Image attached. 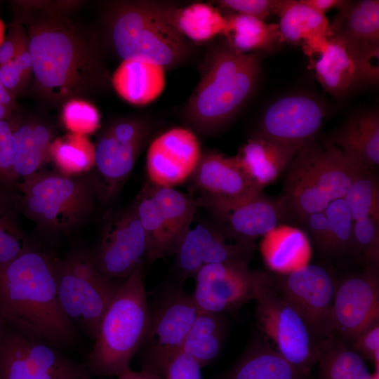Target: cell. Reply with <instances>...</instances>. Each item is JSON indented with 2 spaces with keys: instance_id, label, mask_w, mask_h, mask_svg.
Segmentation results:
<instances>
[{
  "instance_id": "21",
  "label": "cell",
  "mask_w": 379,
  "mask_h": 379,
  "mask_svg": "<svg viewBox=\"0 0 379 379\" xmlns=\"http://www.w3.org/2000/svg\"><path fill=\"white\" fill-rule=\"evenodd\" d=\"M324 117L318 100L305 94L286 95L266 109L257 135L302 147L314 139Z\"/></svg>"
},
{
  "instance_id": "48",
  "label": "cell",
  "mask_w": 379,
  "mask_h": 379,
  "mask_svg": "<svg viewBox=\"0 0 379 379\" xmlns=\"http://www.w3.org/2000/svg\"><path fill=\"white\" fill-rule=\"evenodd\" d=\"M22 11L56 14H70L82 4L81 1H14Z\"/></svg>"
},
{
  "instance_id": "14",
  "label": "cell",
  "mask_w": 379,
  "mask_h": 379,
  "mask_svg": "<svg viewBox=\"0 0 379 379\" xmlns=\"http://www.w3.org/2000/svg\"><path fill=\"white\" fill-rule=\"evenodd\" d=\"M91 258L110 279H127L147 260L144 230L132 204L109 216Z\"/></svg>"
},
{
  "instance_id": "12",
  "label": "cell",
  "mask_w": 379,
  "mask_h": 379,
  "mask_svg": "<svg viewBox=\"0 0 379 379\" xmlns=\"http://www.w3.org/2000/svg\"><path fill=\"white\" fill-rule=\"evenodd\" d=\"M0 379H88L87 371L57 348L8 327L0 336Z\"/></svg>"
},
{
  "instance_id": "2",
  "label": "cell",
  "mask_w": 379,
  "mask_h": 379,
  "mask_svg": "<svg viewBox=\"0 0 379 379\" xmlns=\"http://www.w3.org/2000/svg\"><path fill=\"white\" fill-rule=\"evenodd\" d=\"M54 261L30 247L0 266V318L6 327L58 349L77 334L58 300Z\"/></svg>"
},
{
  "instance_id": "38",
  "label": "cell",
  "mask_w": 379,
  "mask_h": 379,
  "mask_svg": "<svg viewBox=\"0 0 379 379\" xmlns=\"http://www.w3.org/2000/svg\"><path fill=\"white\" fill-rule=\"evenodd\" d=\"M343 198L354 222L365 218L379 220V184L372 170L359 169Z\"/></svg>"
},
{
  "instance_id": "49",
  "label": "cell",
  "mask_w": 379,
  "mask_h": 379,
  "mask_svg": "<svg viewBox=\"0 0 379 379\" xmlns=\"http://www.w3.org/2000/svg\"><path fill=\"white\" fill-rule=\"evenodd\" d=\"M301 223L305 227L317 246L326 252L328 241V222L324 211L307 216Z\"/></svg>"
},
{
  "instance_id": "26",
  "label": "cell",
  "mask_w": 379,
  "mask_h": 379,
  "mask_svg": "<svg viewBox=\"0 0 379 379\" xmlns=\"http://www.w3.org/2000/svg\"><path fill=\"white\" fill-rule=\"evenodd\" d=\"M201 193L237 197L262 192L248 180L234 157L218 152H203L190 178Z\"/></svg>"
},
{
  "instance_id": "23",
  "label": "cell",
  "mask_w": 379,
  "mask_h": 379,
  "mask_svg": "<svg viewBox=\"0 0 379 379\" xmlns=\"http://www.w3.org/2000/svg\"><path fill=\"white\" fill-rule=\"evenodd\" d=\"M330 24V37L365 58L379 57V1H346Z\"/></svg>"
},
{
  "instance_id": "5",
  "label": "cell",
  "mask_w": 379,
  "mask_h": 379,
  "mask_svg": "<svg viewBox=\"0 0 379 379\" xmlns=\"http://www.w3.org/2000/svg\"><path fill=\"white\" fill-rule=\"evenodd\" d=\"M142 268L120 284L100 324L88 356L91 371L101 376H119L131 369L147 326L149 307Z\"/></svg>"
},
{
  "instance_id": "50",
  "label": "cell",
  "mask_w": 379,
  "mask_h": 379,
  "mask_svg": "<svg viewBox=\"0 0 379 379\" xmlns=\"http://www.w3.org/2000/svg\"><path fill=\"white\" fill-rule=\"evenodd\" d=\"M300 1L316 12L324 15L333 8L338 10L345 4V0H300Z\"/></svg>"
},
{
  "instance_id": "31",
  "label": "cell",
  "mask_w": 379,
  "mask_h": 379,
  "mask_svg": "<svg viewBox=\"0 0 379 379\" xmlns=\"http://www.w3.org/2000/svg\"><path fill=\"white\" fill-rule=\"evenodd\" d=\"M260 250L266 265L278 274H286L308 264L311 247L300 230L278 225L263 237Z\"/></svg>"
},
{
  "instance_id": "13",
  "label": "cell",
  "mask_w": 379,
  "mask_h": 379,
  "mask_svg": "<svg viewBox=\"0 0 379 379\" xmlns=\"http://www.w3.org/2000/svg\"><path fill=\"white\" fill-rule=\"evenodd\" d=\"M199 311L192 295L177 291L171 293L152 312L138 350L145 369L164 375L171 360L181 351L185 337Z\"/></svg>"
},
{
  "instance_id": "1",
  "label": "cell",
  "mask_w": 379,
  "mask_h": 379,
  "mask_svg": "<svg viewBox=\"0 0 379 379\" xmlns=\"http://www.w3.org/2000/svg\"><path fill=\"white\" fill-rule=\"evenodd\" d=\"M22 13L19 20H25L29 38L32 90L41 102L62 106L107 86L98 41L69 14Z\"/></svg>"
},
{
  "instance_id": "15",
  "label": "cell",
  "mask_w": 379,
  "mask_h": 379,
  "mask_svg": "<svg viewBox=\"0 0 379 379\" xmlns=\"http://www.w3.org/2000/svg\"><path fill=\"white\" fill-rule=\"evenodd\" d=\"M273 277L302 315L318 343L334 335L333 307L337 283L327 269L307 264Z\"/></svg>"
},
{
  "instance_id": "45",
  "label": "cell",
  "mask_w": 379,
  "mask_h": 379,
  "mask_svg": "<svg viewBox=\"0 0 379 379\" xmlns=\"http://www.w3.org/2000/svg\"><path fill=\"white\" fill-rule=\"evenodd\" d=\"M29 38L25 26L19 20L10 24L7 34L0 46V65L29 51Z\"/></svg>"
},
{
  "instance_id": "43",
  "label": "cell",
  "mask_w": 379,
  "mask_h": 379,
  "mask_svg": "<svg viewBox=\"0 0 379 379\" xmlns=\"http://www.w3.org/2000/svg\"><path fill=\"white\" fill-rule=\"evenodd\" d=\"M12 117L0 121V185L9 187L18 183L13 169Z\"/></svg>"
},
{
  "instance_id": "22",
  "label": "cell",
  "mask_w": 379,
  "mask_h": 379,
  "mask_svg": "<svg viewBox=\"0 0 379 379\" xmlns=\"http://www.w3.org/2000/svg\"><path fill=\"white\" fill-rule=\"evenodd\" d=\"M378 59L363 57L330 37L328 47L312 65L322 87L332 95L343 98L356 88L378 84Z\"/></svg>"
},
{
  "instance_id": "4",
  "label": "cell",
  "mask_w": 379,
  "mask_h": 379,
  "mask_svg": "<svg viewBox=\"0 0 379 379\" xmlns=\"http://www.w3.org/2000/svg\"><path fill=\"white\" fill-rule=\"evenodd\" d=\"M358 170L333 143L321 147L313 140L308 142L288 168L280 198L287 214L301 222L324 211L345 196Z\"/></svg>"
},
{
  "instance_id": "3",
  "label": "cell",
  "mask_w": 379,
  "mask_h": 379,
  "mask_svg": "<svg viewBox=\"0 0 379 379\" xmlns=\"http://www.w3.org/2000/svg\"><path fill=\"white\" fill-rule=\"evenodd\" d=\"M259 53H241L227 42L206 55L185 114L197 131L212 133L227 124L253 92L260 72Z\"/></svg>"
},
{
  "instance_id": "32",
  "label": "cell",
  "mask_w": 379,
  "mask_h": 379,
  "mask_svg": "<svg viewBox=\"0 0 379 379\" xmlns=\"http://www.w3.org/2000/svg\"><path fill=\"white\" fill-rule=\"evenodd\" d=\"M225 18L226 42L241 53L271 51L283 42L277 24L234 13Z\"/></svg>"
},
{
  "instance_id": "51",
  "label": "cell",
  "mask_w": 379,
  "mask_h": 379,
  "mask_svg": "<svg viewBox=\"0 0 379 379\" xmlns=\"http://www.w3.org/2000/svg\"><path fill=\"white\" fill-rule=\"evenodd\" d=\"M118 379H162L161 376L151 371L143 370L133 371L129 369L118 376Z\"/></svg>"
},
{
  "instance_id": "33",
  "label": "cell",
  "mask_w": 379,
  "mask_h": 379,
  "mask_svg": "<svg viewBox=\"0 0 379 379\" xmlns=\"http://www.w3.org/2000/svg\"><path fill=\"white\" fill-rule=\"evenodd\" d=\"M227 379H309L275 350L257 343L230 372Z\"/></svg>"
},
{
  "instance_id": "11",
  "label": "cell",
  "mask_w": 379,
  "mask_h": 379,
  "mask_svg": "<svg viewBox=\"0 0 379 379\" xmlns=\"http://www.w3.org/2000/svg\"><path fill=\"white\" fill-rule=\"evenodd\" d=\"M150 123L141 117H124L111 122L95 145V164L90 172L96 199L112 200L126 181L149 140Z\"/></svg>"
},
{
  "instance_id": "18",
  "label": "cell",
  "mask_w": 379,
  "mask_h": 379,
  "mask_svg": "<svg viewBox=\"0 0 379 379\" xmlns=\"http://www.w3.org/2000/svg\"><path fill=\"white\" fill-rule=\"evenodd\" d=\"M378 321V267L368 265L364 272L336 284L333 307L334 335L352 341Z\"/></svg>"
},
{
  "instance_id": "44",
  "label": "cell",
  "mask_w": 379,
  "mask_h": 379,
  "mask_svg": "<svg viewBox=\"0 0 379 379\" xmlns=\"http://www.w3.org/2000/svg\"><path fill=\"white\" fill-rule=\"evenodd\" d=\"M215 2L220 8L232 13L265 21L271 15H277L281 0H220Z\"/></svg>"
},
{
  "instance_id": "19",
  "label": "cell",
  "mask_w": 379,
  "mask_h": 379,
  "mask_svg": "<svg viewBox=\"0 0 379 379\" xmlns=\"http://www.w3.org/2000/svg\"><path fill=\"white\" fill-rule=\"evenodd\" d=\"M202 153L199 140L191 130L176 127L162 133L147 148L148 182L174 188L191 178Z\"/></svg>"
},
{
  "instance_id": "17",
  "label": "cell",
  "mask_w": 379,
  "mask_h": 379,
  "mask_svg": "<svg viewBox=\"0 0 379 379\" xmlns=\"http://www.w3.org/2000/svg\"><path fill=\"white\" fill-rule=\"evenodd\" d=\"M262 272L241 261L209 264L196 274L192 300L199 312L222 314L254 300Z\"/></svg>"
},
{
  "instance_id": "27",
  "label": "cell",
  "mask_w": 379,
  "mask_h": 379,
  "mask_svg": "<svg viewBox=\"0 0 379 379\" xmlns=\"http://www.w3.org/2000/svg\"><path fill=\"white\" fill-rule=\"evenodd\" d=\"M13 169L17 180H24L36 172L49 158L53 140L52 128L34 117L13 116Z\"/></svg>"
},
{
  "instance_id": "29",
  "label": "cell",
  "mask_w": 379,
  "mask_h": 379,
  "mask_svg": "<svg viewBox=\"0 0 379 379\" xmlns=\"http://www.w3.org/2000/svg\"><path fill=\"white\" fill-rule=\"evenodd\" d=\"M155 12L184 39L202 43L223 35L226 20L218 8L206 3L178 7L149 1Z\"/></svg>"
},
{
  "instance_id": "47",
  "label": "cell",
  "mask_w": 379,
  "mask_h": 379,
  "mask_svg": "<svg viewBox=\"0 0 379 379\" xmlns=\"http://www.w3.org/2000/svg\"><path fill=\"white\" fill-rule=\"evenodd\" d=\"M201 367L182 351L169 362L165 372L166 379H202Z\"/></svg>"
},
{
  "instance_id": "24",
  "label": "cell",
  "mask_w": 379,
  "mask_h": 379,
  "mask_svg": "<svg viewBox=\"0 0 379 379\" xmlns=\"http://www.w3.org/2000/svg\"><path fill=\"white\" fill-rule=\"evenodd\" d=\"M302 147L257 135L242 145L234 158L253 186L262 192L289 168Z\"/></svg>"
},
{
  "instance_id": "40",
  "label": "cell",
  "mask_w": 379,
  "mask_h": 379,
  "mask_svg": "<svg viewBox=\"0 0 379 379\" xmlns=\"http://www.w3.org/2000/svg\"><path fill=\"white\" fill-rule=\"evenodd\" d=\"M62 107V123L71 133L87 136L100 127L99 112L91 103L82 99H74Z\"/></svg>"
},
{
  "instance_id": "7",
  "label": "cell",
  "mask_w": 379,
  "mask_h": 379,
  "mask_svg": "<svg viewBox=\"0 0 379 379\" xmlns=\"http://www.w3.org/2000/svg\"><path fill=\"white\" fill-rule=\"evenodd\" d=\"M22 212L44 230L66 233L93 211L96 195L91 173L66 175L38 171L18 182Z\"/></svg>"
},
{
  "instance_id": "16",
  "label": "cell",
  "mask_w": 379,
  "mask_h": 379,
  "mask_svg": "<svg viewBox=\"0 0 379 379\" xmlns=\"http://www.w3.org/2000/svg\"><path fill=\"white\" fill-rule=\"evenodd\" d=\"M194 200L197 207L210 211L232 236L253 246L257 238L279 225L287 215L280 199H271L262 192L237 197L201 192Z\"/></svg>"
},
{
  "instance_id": "41",
  "label": "cell",
  "mask_w": 379,
  "mask_h": 379,
  "mask_svg": "<svg viewBox=\"0 0 379 379\" xmlns=\"http://www.w3.org/2000/svg\"><path fill=\"white\" fill-rule=\"evenodd\" d=\"M33 77V66L29 51L0 65V81L15 100L31 85Z\"/></svg>"
},
{
  "instance_id": "53",
  "label": "cell",
  "mask_w": 379,
  "mask_h": 379,
  "mask_svg": "<svg viewBox=\"0 0 379 379\" xmlns=\"http://www.w3.org/2000/svg\"><path fill=\"white\" fill-rule=\"evenodd\" d=\"M14 110L0 103V121L10 119L14 115Z\"/></svg>"
},
{
  "instance_id": "54",
  "label": "cell",
  "mask_w": 379,
  "mask_h": 379,
  "mask_svg": "<svg viewBox=\"0 0 379 379\" xmlns=\"http://www.w3.org/2000/svg\"><path fill=\"white\" fill-rule=\"evenodd\" d=\"M6 35L5 25L2 20L0 18V46L2 44Z\"/></svg>"
},
{
  "instance_id": "20",
  "label": "cell",
  "mask_w": 379,
  "mask_h": 379,
  "mask_svg": "<svg viewBox=\"0 0 379 379\" xmlns=\"http://www.w3.org/2000/svg\"><path fill=\"white\" fill-rule=\"evenodd\" d=\"M254 246L243 242L225 228L205 223L190 227L175 253V267L182 281L194 277L204 266L225 262H248Z\"/></svg>"
},
{
  "instance_id": "55",
  "label": "cell",
  "mask_w": 379,
  "mask_h": 379,
  "mask_svg": "<svg viewBox=\"0 0 379 379\" xmlns=\"http://www.w3.org/2000/svg\"><path fill=\"white\" fill-rule=\"evenodd\" d=\"M4 328H5V325H4V322L2 321V320L0 318V336H1V333L3 332V331H4Z\"/></svg>"
},
{
  "instance_id": "6",
  "label": "cell",
  "mask_w": 379,
  "mask_h": 379,
  "mask_svg": "<svg viewBox=\"0 0 379 379\" xmlns=\"http://www.w3.org/2000/svg\"><path fill=\"white\" fill-rule=\"evenodd\" d=\"M107 36L124 60H140L173 67L187 58L190 46L148 1H117L105 14Z\"/></svg>"
},
{
  "instance_id": "8",
  "label": "cell",
  "mask_w": 379,
  "mask_h": 379,
  "mask_svg": "<svg viewBox=\"0 0 379 379\" xmlns=\"http://www.w3.org/2000/svg\"><path fill=\"white\" fill-rule=\"evenodd\" d=\"M254 300L260 329L280 355L298 371L309 376L318 361L319 343L302 315L278 287L272 275L262 272Z\"/></svg>"
},
{
  "instance_id": "42",
  "label": "cell",
  "mask_w": 379,
  "mask_h": 379,
  "mask_svg": "<svg viewBox=\"0 0 379 379\" xmlns=\"http://www.w3.org/2000/svg\"><path fill=\"white\" fill-rule=\"evenodd\" d=\"M353 234L355 251L362 253L368 265H379V220L365 218L354 221Z\"/></svg>"
},
{
  "instance_id": "52",
  "label": "cell",
  "mask_w": 379,
  "mask_h": 379,
  "mask_svg": "<svg viewBox=\"0 0 379 379\" xmlns=\"http://www.w3.org/2000/svg\"><path fill=\"white\" fill-rule=\"evenodd\" d=\"M0 103L15 111L18 105L0 81Z\"/></svg>"
},
{
  "instance_id": "28",
  "label": "cell",
  "mask_w": 379,
  "mask_h": 379,
  "mask_svg": "<svg viewBox=\"0 0 379 379\" xmlns=\"http://www.w3.org/2000/svg\"><path fill=\"white\" fill-rule=\"evenodd\" d=\"M333 144L353 166L372 170L379 164V115L368 111L350 118L333 138Z\"/></svg>"
},
{
  "instance_id": "39",
  "label": "cell",
  "mask_w": 379,
  "mask_h": 379,
  "mask_svg": "<svg viewBox=\"0 0 379 379\" xmlns=\"http://www.w3.org/2000/svg\"><path fill=\"white\" fill-rule=\"evenodd\" d=\"M324 212L328 232L325 253L342 255L355 252L354 221L344 198L333 201Z\"/></svg>"
},
{
  "instance_id": "25",
  "label": "cell",
  "mask_w": 379,
  "mask_h": 379,
  "mask_svg": "<svg viewBox=\"0 0 379 379\" xmlns=\"http://www.w3.org/2000/svg\"><path fill=\"white\" fill-rule=\"evenodd\" d=\"M277 15L283 42L302 45L304 53L310 58L320 55L328 47L330 23L326 15L300 0H281Z\"/></svg>"
},
{
  "instance_id": "10",
  "label": "cell",
  "mask_w": 379,
  "mask_h": 379,
  "mask_svg": "<svg viewBox=\"0 0 379 379\" xmlns=\"http://www.w3.org/2000/svg\"><path fill=\"white\" fill-rule=\"evenodd\" d=\"M132 204L146 236L147 260L175 254L198 208L194 198L147 182Z\"/></svg>"
},
{
  "instance_id": "30",
  "label": "cell",
  "mask_w": 379,
  "mask_h": 379,
  "mask_svg": "<svg viewBox=\"0 0 379 379\" xmlns=\"http://www.w3.org/2000/svg\"><path fill=\"white\" fill-rule=\"evenodd\" d=\"M164 68L140 60H124L110 81L116 93L126 102L144 106L155 100L166 86Z\"/></svg>"
},
{
  "instance_id": "34",
  "label": "cell",
  "mask_w": 379,
  "mask_h": 379,
  "mask_svg": "<svg viewBox=\"0 0 379 379\" xmlns=\"http://www.w3.org/2000/svg\"><path fill=\"white\" fill-rule=\"evenodd\" d=\"M319 379H373L363 357L333 335L319 343Z\"/></svg>"
},
{
  "instance_id": "9",
  "label": "cell",
  "mask_w": 379,
  "mask_h": 379,
  "mask_svg": "<svg viewBox=\"0 0 379 379\" xmlns=\"http://www.w3.org/2000/svg\"><path fill=\"white\" fill-rule=\"evenodd\" d=\"M58 300L74 326L95 339L102 319L120 284L102 274L91 253L77 251L54 261Z\"/></svg>"
},
{
  "instance_id": "36",
  "label": "cell",
  "mask_w": 379,
  "mask_h": 379,
  "mask_svg": "<svg viewBox=\"0 0 379 379\" xmlns=\"http://www.w3.org/2000/svg\"><path fill=\"white\" fill-rule=\"evenodd\" d=\"M13 187L0 185V266L32 247L20 224V195Z\"/></svg>"
},
{
  "instance_id": "37",
  "label": "cell",
  "mask_w": 379,
  "mask_h": 379,
  "mask_svg": "<svg viewBox=\"0 0 379 379\" xmlns=\"http://www.w3.org/2000/svg\"><path fill=\"white\" fill-rule=\"evenodd\" d=\"M49 158L62 174L89 173L95 164V145L86 135L70 133L52 141Z\"/></svg>"
},
{
  "instance_id": "35",
  "label": "cell",
  "mask_w": 379,
  "mask_h": 379,
  "mask_svg": "<svg viewBox=\"0 0 379 379\" xmlns=\"http://www.w3.org/2000/svg\"><path fill=\"white\" fill-rule=\"evenodd\" d=\"M225 331L222 314L199 312L185 337L181 351L202 368L219 354Z\"/></svg>"
},
{
  "instance_id": "46",
  "label": "cell",
  "mask_w": 379,
  "mask_h": 379,
  "mask_svg": "<svg viewBox=\"0 0 379 379\" xmlns=\"http://www.w3.org/2000/svg\"><path fill=\"white\" fill-rule=\"evenodd\" d=\"M351 342V347L362 357L369 359L378 371L379 321L373 324Z\"/></svg>"
}]
</instances>
